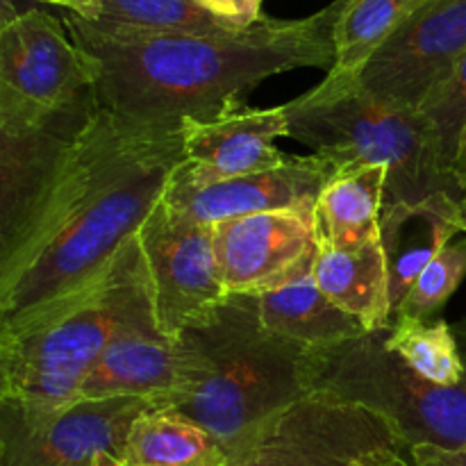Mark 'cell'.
Wrapping results in <instances>:
<instances>
[{
	"label": "cell",
	"instance_id": "obj_1",
	"mask_svg": "<svg viewBox=\"0 0 466 466\" xmlns=\"http://www.w3.org/2000/svg\"><path fill=\"white\" fill-rule=\"evenodd\" d=\"M182 164L180 127L96 105L21 226L0 241V321L98 273L139 232Z\"/></svg>",
	"mask_w": 466,
	"mask_h": 466
},
{
	"label": "cell",
	"instance_id": "obj_2",
	"mask_svg": "<svg viewBox=\"0 0 466 466\" xmlns=\"http://www.w3.org/2000/svg\"><path fill=\"white\" fill-rule=\"evenodd\" d=\"M344 0L303 18L262 16L221 35H148L82 21L66 14L68 32L98 62L96 103L153 126L182 118L212 121L248 107L267 77L335 64V23Z\"/></svg>",
	"mask_w": 466,
	"mask_h": 466
},
{
	"label": "cell",
	"instance_id": "obj_3",
	"mask_svg": "<svg viewBox=\"0 0 466 466\" xmlns=\"http://www.w3.org/2000/svg\"><path fill=\"white\" fill-rule=\"evenodd\" d=\"M148 326L157 319L135 235L80 287L0 321V405L32 419L68 408L109 341Z\"/></svg>",
	"mask_w": 466,
	"mask_h": 466
},
{
	"label": "cell",
	"instance_id": "obj_4",
	"mask_svg": "<svg viewBox=\"0 0 466 466\" xmlns=\"http://www.w3.org/2000/svg\"><path fill=\"white\" fill-rule=\"evenodd\" d=\"M180 339L189 353V396L176 412L205 428L230 466L312 394L309 349L264 330L258 296L230 294L208 323Z\"/></svg>",
	"mask_w": 466,
	"mask_h": 466
},
{
	"label": "cell",
	"instance_id": "obj_5",
	"mask_svg": "<svg viewBox=\"0 0 466 466\" xmlns=\"http://www.w3.org/2000/svg\"><path fill=\"white\" fill-rule=\"evenodd\" d=\"M285 112L289 137L312 146L339 168L385 167L390 171L385 203L435 209L458 226L466 189L421 109L385 103L355 80L326 73L314 89L287 103Z\"/></svg>",
	"mask_w": 466,
	"mask_h": 466
},
{
	"label": "cell",
	"instance_id": "obj_6",
	"mask_svg": "<svg viewBox=\"0 0 466 466\" xmlns=\"http://www.w3.org/2000/svg\"><path fill=\"white\" fill-rule=\"evenodd\" d=\"M466 349V323L455 328ZM387 330L367 332L328 349H309L312 394L364 405L394 423L412 449H466V376L460 385L423 380L387 349Z\"/></svg>",
	"mask_w": 466,
	"mask_h": 466
},
{
	"label": "cell",
	"instance_id": "obj_7",
	"mask_svg": "<svg viewBox=\"0 0 466 466\" xmlns=\"http://www.w3.org/2000/svg\"><path fill=\"white\" fill-rule=\"evenodd\" d=\"M98 73L64 18L46 9L0 27V132L41 126L89 96Z\"/></svg>",
	"mask_w": 466,
	"mask_h": 466
},
{
	"label": "cell",
	"instance_id": "obj_8",
	"mask_svg": "<svg viewBox=\"0 0 466 466\" xmlns=\"http://www.w3.org/2000/svg\"><path fill=\"white\" fill-rule=\"evenodd\" d=\"M232 466H417L394 423L364 405L309 394Z\"/></svg>",
	"mask_w": 466,
	"mask_h": 466
},
{
	"label": "cell",
	"instance_id": "obj_9",
	"mask_svg": "<svg viewBox=\"0 0 466 466\" xmlns=\"http://www.w3.org/2000/svg\"><path fill=\"white\" fill-rule=\"evenodd\" d=\"M141 253L162 335L177 339L208 323L228 299L212 223H200L159 200L139 228Z\"/></svg>",
	"mask_w": 466,
	"mask_h": 466
},
{
	"label": "cell",
	"instance_id": "obj_10",
	"mask_svg": "<svg viewBox=\"0 0 466 466\" xmlns=\"http://www.w3.org/2000/svg\"><path fill=\"white\" fill-rule=\"evenodd\" d=\"M150 403L141 399L76 400L46 417L0 405V466H96L121 460L127 432Z\"/></svg>",
	"mask_w": 466,
	"mask_h": 466
},
{
	"label": "cell",
	"instance_id": "obj_11",
	"mask_svg": "<svg viewBox=\"0 0 466 466\" xmlns=\"http://www.w3.org/2000/svg\"><path fill=\"white\" fill-rule=\"evenodd\" d=\"M466 53V0H426L369 59L358 85L399 107H421Z\"/></svg>",
	"mask_w": 466,
	"mask_h": 466
},
{
	"label": "cell",
	"instance_id": "obj_12",
	"mask_svg": "<svg viewBox=\"0 0 466 466\" xmlns=\"http://www.w3.org/2000/svg\"><path fill=\"white\" fill-rule=\"evenodd\" d=\"M218 271L228 294L262 296L314 267L317 209H280L212 223Z\"/></svg>",
	"mask_w": 466,
	"mask_h": 466
},
{
	"label": "cell",
	"instance_id": "obj_13",
	"mask_svg": "<svg viewBox=\"0 0 466 466\" xmlns=\"http://www.w3.org/2000/svg\"><path fill=\"white\" fill-rule=\"evenodd\" d=\"M337 171L339 164L319 153L291 155L289 162L271 171L208 185H194L182 176L180 168L168 185L164 200L200 223L280 209H317L323 189Z\"/></svg>",
	"mask_w": 466,
	"mask_h": 466
},
{
	"label": "cell",
	"instance_id": "obj_14",
	"mask_svg": "<svg viewBox=\"0 0 466 466\" xmlns=\"http://www.w3.org/2000/svg\"><path fill=\"white\" fill-rule=\"evenodd\" d=\"M187 396L189 353L180 337L171 339L157 326L114 337L77 390V400L141 399L164 410H177Z\"/></svg>",
	"mask_w": 466,
	"mask_h": 466
},
{
	"label": "cell",
	"instance_id": "obj_15",
	"mask_svg": "<svg viewBox=\"0 0 466 466\" xmlns=\"http://www.w3.org/2000/svg\"><path fill=\"white\" fill-rule=\"evenodd\" d=\"M180 137L185 148L182 176L194 185L271 171L291 157L276 146L280 137H289L285 105L244 107L212 121L182 118Z\"/></svg>",
	"mask_w": 466,
	"mask_h": 466
},
{
	"label": "cell",
	"instance_id": "obj_16",
	"mask_svg": "<svg viewBox=\"0 0 466 466\" xmlns=\"http://www.w3.org/2000/svg\"><path fill=\"white\" fill-rule=\"evenodd\" d=\"M96 105L91 91L41 126L0 132V241L21 226Z\"/></svg>",
	"mask_w": 466,
	"mask_h": 466
},
{
	"label": "cell",
	"instance_id": "obj_17",
	"mask_svg": "<svg viewBox=\"0 0 466 466\" xmlns=\"http://www.w3.org/2000/svg\"><path fill=\"white\" fill-rule=\"evenodd\" d=\"M314 278L323 294L367 332L391 326V278L382 237L358 248H335L319 239Z\"/></svg>",
	"mask_w": 466,
	"mask_h": 466
},
{
	"label": "cell",
	"instance_id": "obj_18",
	"mask_svg": "<svg viewBox=\"0 0 466 466\" xmlns=\"http://www.w3.org/2000/svg\"><path fill=\"white\" fill-rule=\"evenodd\" d=\"M258 312L264 330L308 349H328L367 335V328L358 319L323 294L314 278V267L280 289L258 296Z\"/></svg>",
	"mask_w": 466,
	"mask_h": 466
},
{
	"label": "cell",
	"instance_id": "obj_19",
	"mask_svg": "<svg viewBox=\"0 0 466 466\" xmlns=\"http://www.w3.org/2000/svg\"><path fill=\"white\" fill-rule=\"evenodd\" d=\"M385 167H346L335 173L317 205L319 239L335 248H358L380 239L387 200Z\"/></svg>",
	"mask_w": 466,
	"mask_h": 466
},
{
	"label": "cell",
	"instance_id": "obj_20",
	"mask_svg": "<svg viewBox=\"0 0 466 466\" xmlns=\"http://www.w3.org/2000/svg\"><path fill=\"white\" fill-rule=\"evenodd\" d=\"M121 466H230L218 441L176 410L148 408L127 432Z\"/></svg>",
	"mask_w": 466,
	"mask_h": 466
},
{
	"label": "cell",
	"instance_id": "obj_21",
	"mask_svg": "<svg viewBox=\"0 0 466 466\" xmlns=\"http://www.w3.org/2000/svg\"><path fill=\"white\" fill-rule=\"evenodd\" d=\"M453 218L435 209H414L385 203L380 237L387 250L391 278V305H399L419 273L458 235Z\"/></svg>",
	"mask_w": 466,
	"mask_h": 466
},
{
	"label": "cell",
	"instance_id": "obj_22",
	"mask_svg": "<svg viewBox=\"0 0 466 466\" xmlns=\"http://www.w3.org/2000/svg\"><path fill=\"white\" fill-rule=\"evenodd\" d=\"M426 0H344L335 23V64L328 73L358 80L369 59Z\"/></svg>",
	"mask_w": 466,
	"mask_h": 466
},
{
	"label": "cell",
	"instance_id": "obj_23",
	"mask_svg": "<svg viewBox=\"0 0 466 466\" xmlns=\"http://www.w3.org/2000/svg\"><path fill=\"white\" fill-rule=\"evenodd\" d=\"M387 349L423 380L453 387L466 376V349L458 330L437 319L394 317L387 328Z\"/></svg>",
	"mask_w": 466,
	"mask_h": 466
},
{
	"label": "cell",
	"instance_id": "obj_24",
	"mask_svg": "<svg viewBox=\"0 0 466 466\" xmlns=\"http://www.w3.org/2000/svg\"><path fill=\"white\" fill-rule=\"evenodd\" d=\"M98 25L148 35H221L235 32L194 0H103Z\"/></svg>",
	"mask_w": 466,
	"mask_h": 466
},
{
	"label": "cell",
	"instance_id": "obj_25",
	"mask_svg": "<svg viewBox=\"0 0 466 466\" xmlns=\"http://www.w3.org/2000/svg\"><path fill=\"white\" fill-rule=\"evenodd\" d=\"M466 278V237L451 241L428 262L394 308V317L437 319Z\"/></svg>",
	"mask_w": 466,
	"mask_h": 466
},
{
	"label": "cell",
	"instance_id": "obj_26",
	"mask_svg": "<svg viewBox=\"0 0 466 466\" xmlns=\"http://www.w3.org/2000/svg\"><path fill=\"white\" fill-rule=\"evenodd\" d=\"M419 109L435 130L441 153L455 171L458 146L466 130V53L455 64L453 71L431 91Z\"/></svg>",
	"mask_w": 466,
	"mask_h": 466
},
{
	"label": "cell",
	"instance_id": "obj_27",
	"mask_svg": "<svg viewBox=\"0 0 466 466\" xmlns=\"http://www.w3.org/2000/svg\"><path fill=\"white\" fill-rule=\"evenodd\" d=\"M209 14L221 18L223 23L232 25L235 30H246L253 23H258L262 14L264 0H194Z\"/></svg>",
	"mask_w": 466,
	"mask_h": 466
},
{
	"label": "cell",
	"instance_id": "obj_28",
	"mask_svg": "<svg viewBox=\"0 0 466 466\" xmlns=\"http://www.w3.org/2000/svg\"><path fill=\"white\" fill-rule=\"evenodd\" d=\"M412 455L417 466H466V449L460 453H444L431 446H417Z\"/></svg>",
	"mask_w": 466,
	"mask_h": 466
},
{
	"label": "cell",
	"instance_id": "obj_29",
	"mask_svg": "<svg viewBox=\"0 0 466 466\" xmlns=\"http://www.w3.org/2000/svg\"><path fill=\"white\" fill-rule=\"evenodd\" d=\"M48 3L64 7L82 21H98L100 12H103V0H48Z\"/></svg>",
	"mask_w": 466,
	"mask_h": 466
},
{
	"label": "cell",
	"instance_id": "obj_30",
	"mask_svg": "<svg viewBox=\"0 0 466 466\" xmlns=\"http://www.w3.org/2000/svg\"><path fill=\"white\" fill-rule=\"evenodd\" d=\"M35 9H41L39 0H0V27H7Z\"/></svg>",
	"mask_w": 466,
	"mask_h": 466
},
{
	"label": "cell",
	"instance_id": "obj_31",
	"mask_svg": "<svg viewBox=\"0 0 466 466\" xmlns=\"http://www.w3.org/2000/svg\"><path fill=\"white\" fill-rule=\"evenodd\" d=\"M455 176H458L460 185L466 189V130L462 132V139L458 146V157H455Z\"/></svg>",
	"mask_w": 466,
	"mask_h": 466
},
{
	"label": "cell",
	"instance_id": "obj_32",
	"mask_svg": "<svg viewBox=\"0 0 466 466\" xmlns=\"http://www.w3.org/2000/svg\"><path fill=\"white\" fill-rule=\"evenodd\" d=\"M96 466H121V462H118L116 458H112V455H103Z\"/></svg>",
	"mask_w": 466,
	"mask_h": 466
},
{
	"label": "cell",
	"instance_id": "obj_33",
	"mask_svg": "<svg viewBox=\"0 0 466 466\" xmlns=\"http://www.w3.org/2000/svg\"><path fill=\"white\" fill-rule=\"evenodd\" d=\"M458 228H460V232H464L466 235V205L462 209H460V217H458Z\"/></svg>",
	"mask_w": 466,
	"mask_h": 466
},
{
	"label": "cell",
	"instance_id": "obj_34",
	"mask_svg": "<svg viewBox=\"0 0 466 466\" xmlns=\"http://www.w3.org/2000/svg\"><path fill=\"white\" fill-rule=\"evenodd\" d=\"M39 3H48V0H39Z\"/></svg>",
	"mask_w": 466,
	"mask_h": 466
}]
</instances>
